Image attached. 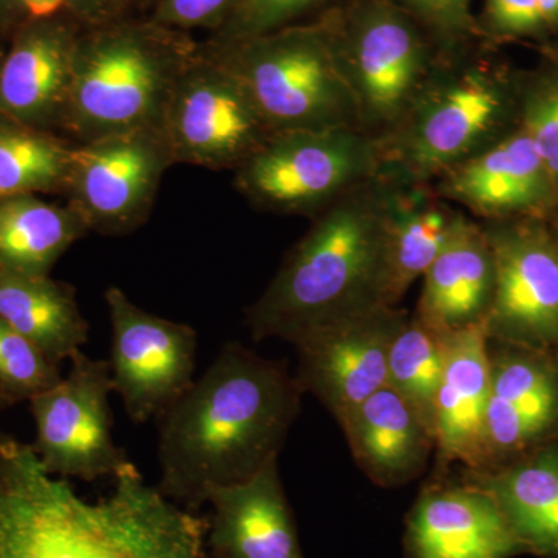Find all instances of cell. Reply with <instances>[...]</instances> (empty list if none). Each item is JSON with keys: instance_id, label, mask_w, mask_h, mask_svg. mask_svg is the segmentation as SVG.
Wrapping results in <instances>:
<instances>
[{"instance_id": "26", "label": "cell", "mask_w": 558, "mask_h": 558, "mask_svg": "<svg viewBox=\"0 0 558 558\" xmlns=\"http://www.w3.org/2000/svg\"><path fill=\"white\" fill-rule=\"evenodd\" d=\"M521 548L558 558V458L543 454L505 475L481 481Z\"/></svg>"}, {"instance_id": "2", "label": "cell", "mask_w": 558, "mask_h": 558, "mask_svg": "<svg viewBox=\"0 0 558 558\" xmlns=\"http://www.w3.org/2000/svg\"><path fill=\"white\" fill-rule=\"evenodd\" d=\"M304 389L281 363L259 357L240 341L157 417V488L197 512L213 487L242 483L278 458L300 413Z\"/></svg>"}, {"instance_id": "24", "label": "cell", "mask_w": 558, "mask_h": 558, "mask_svg": "<svg viewBox=\"0 0 558 558\" xmlns=\"http://www.w3.org/2000/svg\"><path fill=\"white\" fill-rule=\"evenodd\" d=\"M557 384L553 374L534 360H492L487 439L490 453L523 446L548 427L556 414Z\"/></svg>"}, {"instance_id": "18", "label": "cell", "mask_w": 558, "mask_h": 558, "mask_svg": "<svg viewBox=\"0 0 558 558\" xmlns=\"http://www.w3.org/2000/svg\"><path fill=\"white\" fill-rule=\"evenodd\" d=\"M405 548L409 558H508L523 549L478 484L422 492L407 523Z\"/></svg>"}, {"instance_id": "12", "label": "cell", "mask_w": 558, "mask_h": 558, "mask_svg": "<svg viewBox=\"0 0 558 558\" xmlns=\"http://www.w3.org/2000/svg\"><path fill=\"white\" fill-rule=\"evenodd\" d=\"M110 376L134 424L160 417L194 384L197 332L185 323L143 311L116 286L105 292Z\"/></svg>"}, {"instance_id": "11", "label": "cell", "mask_w": 558, "mask_h": 558, "mask_svg": "<svg viewBox=\"0 0 558 558\" xmlns=\"http://www.w3.org/2000/svg\"><path fill=\"white\" fill-rule=\"evenodd\" d=\"M174 159L161 128L75 143L64 196L87 230L119 236L149 218Z\"/></svg>"}, {"instance_id": "21", "label": "cell", "mask_w": 558, "mask_h": 558, "mask_svg": "<svg viewBox=\"0 0 558 558\" xmlns=\"http://www.w3.org/2000/svg\"><path fill=\"white\" fill-rule=\"evenodd\" d=\"M360 468L380 486H399L424 468L435 440L395 389L374 392L340 422Z\"/></svg>"}, {"instance_id": "35", "label": "cell", "mask_w": 558, "mask_h": 558, "mask_svg": "<svg viewBox=\"0 0 558 558\" xmlns=\"http://www.w3.org/2000/svg\"><path fill=\"white\" fill-rule=\"evenodd\" d=\"M11 2L33 21H39L57 16L70 0H11Z\"/></svg>"}, {"instance_id": "9", "label": "cell", "mask_w": 558, "mask_h": 558, "mask_svg": "<svg viewBox=\"0 0 558 558\" xmlns=\"http://www.w3.org/2000/svg\"><path fill=\"white\" fill-rule=\"evenodd\" d=\"M112 391L109 360L80 349L70 357L68 376L28 400L36 427L32 447L50 475L94 483L116 480L134 464L113 440Z\"/></svg>"}, {"instance_id": "25", "label": "cell", "mask_w": 558, "mask_h": 558, "mask_svg": "<svg viewBox=\"0 0 558 558\" xmlns=\"http://www.w3.org/2000/svg\"><path fill=\"white\" fill-rule=\"evenodd\" d=\"M87 233L68 205L50 204L36 194L0 201V267L49 277L61 256Z\"/></svg>"}, {"instance_id": "15", "label": "cell", "mask_w": 558, "mask_h": 558, "mask_svg": "<svg viewBox=\"0 0 558 558\" xmlns=\"http://www.w3.org/2000/svg\"><path fill=\"white\" fill-rule=\"evenodd\" d=\"M439 193L494 220L537 215L558 201L556 183L521 126L440 175Z\"/></svg>"}, {"instance_id": "30", "label": "cell", "mask_w": 558, "mask_h": 558, "mask_svg": "<svg viewBox=\"0 0 558 558\" xmlns=\"http://www.w3.org/2000/svg\"><path fill=\"white\" fill-rule=\"evenodd\" d=\"M519 116L558 190V69L529 81L519 97Z\"/></svg>"}, {"instance_id": "33", "label": "cell", "mask_w": 558, "mask_h": 558, "mask_svg": "<svg viewBox=\"0 0 558 558\" xmlns=\"http://www.w3.org/2000/svg\"><path fill=\"white\" fill-rule=\"evenodd\" d=\"M488 31L506 38H526L548 32L537 0H486Z\"/></svg>"}, {"instance_id": "3", "label": "cell", "mask_w": 558, "mask_h": 558, "mask_svg": "<svg viewBox=\"0 0 558 558\" xmlns=\"http://www.w3.org/2000/svg\"><path fill=\"white\" fill-rule=\"evenodd\" d=\"M387 183L349 191L323 209L247 310L255 341L293 343L307 330L389 307Z\"/></svg>"}, {"instance_id": "4", "label": "cell", "mask_w": 558, "mask_h": 558, "mask_svg": "<svg viewBox=\"0 0 558 558\" xmlns=\"http://www.w3.org/2000/svg\"><path fill=\"white\" fill-rule=\"evenodd\" d=\"M213 53L240 78L271 134L363 130L336 17L220 44Z\"/></svg>"}, {"instance_id": "32", "label": "cell", "mask_w": 558, "mask_h": 558, "mask_svg": "<svg viewBox=\"0 0 558 558\" xmlns=\"http://www.w3.org/2000/svg\"><path fill=\"white\" fill-rule=\"evenodd\" d=\"M410 16L444 43H459L475 28L473 0H395Z\"/></svg>"}, {"instance_id": "8", "label": "cell", "mask_w": 558, "mask_h": 558, "mask_svg": "<svg viewBox=\"0 0 558 558\" xmlns=\"http://www.w3.org/2000/svg\"><path fill=\"white\" fill-rule=\"evenodd\" d=\"M336 24L363 131L388 137L436 64L421 24L395 0H362Z\"/></svg>"}, {"instance_id": "19", "label": "cell", "mask_w": 558, "mask_h": 558, "mask_svg": "<svg viewBox=\"0 0 558 558\" xmlns=\"http://www.w3.org/2000/svg\"><path fill=\"white\" fill-rule=\"evenodd\" d=\"M486 319L447 336L446 366L436 398L435 446L447 461L478 468L492 457L487 407L492 359Z\"/></svg>"}, {"instance_id": "38", "label": "cell", "mask_w": 558, "mask_h": 558, "mask_svg": "<svg viewBox=\"0 0 558 558\" xmlns=\"http://www.w3.org/2000/svg\"><path fill=\"white\" fill-rule=\"evenodd\" d=\"M0 60H2V57H0Z\"/></svg>"}, {"instance_id": "7", "label": "cell", "mask_w": 558, "mask_h": 558, "mask_svg": "<svg viewBox=\"0 0 558 558\" xmlns=\"http://www.w3.org/2000/svg\"><path fill=\"white\" fill-rule=\"evenodd\" d=\"M380 171V140L359 128L278 132L234 171V185L260 209L318 216Z\"/></svg>"}, {"instance_id": "5", "label": "cell", "mask_w": 558, "mask_h": 558, "mask_svg": "<svg viewBox=\"0 0 558 558\" xmlns=\"http://www.w3.org/2000/svg\"><path fill=\"white\" fill-rule=\"evenodd\" d=\"M519 100L486 62L435 64L405 117L380 140L379 178L425 183L506 137Z\"/></svg>"}, {"instance_id": "13", "label": "cell", "mask_w": 558, "mask_h": 558, "mask_svg": "<svg viewBox=\"0 0 558 558\" xmlns=\"http://www.w3.org/2000/svg\"><path fill=\"white\" fill-rule=\"evenodd\" d=\"M407 318L396 307H379L307 330L293 341L301 387L340 424L387 387L389 351Z\"/></svg>"}, {"instance_id": "1", "label": "cell", "mask_w": 558, "mask_h": 558, "mask_svg": "<svg viewBox=\"0 0 558 558\" xmlns=\"http://www.w3.org/2000/svg\"><path fill=\"white\" fill-rule=\"evenodd\" d=\"M208 519L132 464L89 501L50 475L31 444L0 433V558H211Z\"/></svg>"}, {"instance_id": "16", "label": "cell", "mask_w": 558, "mask_h": 558, "mask_svg": "<svg viewBox=\"0 0 558 558\" xmlns=\"http://www.w3.org/2000/svg\"><path fill=\"white\" fill-rule=\"evenodd\" d=\"M78 44L54 17L22 31L0 60V116L61 134Z\"/></svg>"}, {"instance_id": "29", "label": "cell", "mask_w": 558, "mask_h": 558, "mask_svg": "<svg viewBox=\"0 0 558 558\" xmlns=\"http://www.w3.org/2000/svg\"><path fill=\"white\" fill-rule=\"evenodd\" d=\"M61 379L60 365L0 319V388L11 407L32 400Z\"/></svg>"}, {"instance_id": "23", "label": "cell", "mask_w": 558, "mask_h": 558, "mask_svg": "<svg viewBox=\"0 0 558 558\" xmlns=\"http://www.w3.org/2000/svg\"><path fill=\"white\" fill-rule=\"evenodd\" d=\"M0 319L61 366L89 340L76 290L68 282L0 267Z\"/></svg>"}, {"instance_id": "36", "label": "cell", "mask_w": 558, "mask_h": 558, "mask_svg": "<svg viewBox=\"0 0 558 558\" xmlns=\"http://www.w3.org/2000/svg\"><path fill=\"white\" fill-rule=\"evenodd\" d=\"M543 20L548 31L558 28V0H537Z\"/></svg>"}, {"instance_id": "37", "label": "cell", "mask_w": 558, "mask_h": 558, "mask_svg": "<svg viewBox=\"0 0 558 558\" xmlns=\"http://www.w3.org/2000/svg\"><path fill=\"white\" fill-rule=\"evenodd\" d=\"M10 403L9 400H7L5 395H3L2 388H0V414H2L3 410L9 409Z\"/></svg>"}, {"instance_id": "22", "label": "cell", "mask_w": 558, "mask_h": 558, "mask_svg": "<svg viewBox=\"0 0 558 558\" xmlns=\"http://www.w3.org/2000/svg\"><path fill=\"white\" fill-rule=\"evenodd\" d=\"M384 179V178H381ZM387 183L389 307L427 274L451 236L461 213L424 189V183Z\"/></svg>"}, {"instance_id": "31", "label": "cell", "mask_w": 558, "mask_h": 558, "mask_svg": "<svg viewBox=\"0 0 558 558\" xmlns=\"http://www.w3.org/2000/svg\"><path fill=\"white\" fill-rule=\"evenodd\" d=\"M325 0H240L220 25V44L255 38L292 22Z\"/></svg>"}, {"instance_id": "17", "label": "cell", "mask_w": 558, "mask_h": 558, "mask_svg": "<svg viewBox=\"0 0 558 558\" xmlns=\"http://www.w3.org/2000/svg\"><path fill=\"white\" fill-rule=\"evenodd\" d=\"M207 502L211 558H304L292 510L271 458L248 480L213 487Z\"/></svg>"}, {"instance_id": "34", "label": "cell", "mask_w": 558, "mask_h": 558, "mask_svg": "<svg viewBox=\"0 0 558 558\" xmlns=\"http://www.w3.org/2000/svg\"><path fill=\"white\" fill-rule=\"evenodd\" d=\"M240 0H161L156 24L165 28L222 25Z\"/></svg>"}, {"instance_id": "10", "label": "cell", "mask_w": 558, "mask_h": 558, "mask_svg": "<svg viewBox=\"0 0 558 558\" xmlns=\"http://www.w3.org/2000/svg\"><path fill=\"white\" fill-rule=\"evenodd\" d=\"M161 131L174 163L233 170L271 132L240 78L213 51L194 54L172 90Z\"/></svg>"}, {"instance_id": "20", "label": "cell", "mask_w": 558, "mask_h": 558, "mask_svg": "<svg viewBox=\"0 0 558 558\" xmlns=\"http://www.w3.org/2000/svg\"><path fill=\"white\" fill-rule=\"evenodd\" d=\"M494 295V259L483 227L459 216L442 252L424 275L417 317L440 332L486 319Z\"/></svg>"}, {"instance_id": "6", "label": "cell", "mask_w": 558, "mask_h": 558, "mask_svg": "<svg viewBox=\"0 0 558 558\" xmlns=\"http://www.w3.org/2000/svg\"><path fill=\"white\" fill-rule=\"evenodd\" d=\"M196 53L156 32H105L80 39L62 131L84 143L161 128L183 69Z\"/></svg>"}, {"instance_id": "28", "label": "cell", "mask_w": 558, "mask_h": 558, "mask_svg": "<svg viewBox=\"0 0 558 558\" xmlns=\"http://www.w3.org/2000/svg\"><path fill=\"white\" fill-rule=\"evenodd\" d=\"M447 336L421 318H407L391 344L387 387L405 400L435 440L436 398L446 366Z\"/></svg>"}, {"instance_id": "14", "label": "cell", "mask_w": 558, "mask_h": 558, "mask_svg": "<svg viewBox=\"0 0 558 558\" xmlns=\"http://www.w3.org/2000/svg\"><path fill=\"white\" fill-rule=\"evenodd\" d=\"M494 259L488 337L523 341L558 339V247L534 223L484 229Z\"/></svg>"}, {"instance_id": "27", "label": "cell", "mask_w": 558, "mask_h": 558, "mask_svg": "<svg viewBox=\"0 0 558 558\" xmlns=\"http://www.w3.org/2000/svg\"><path fill=\"white\" fill-rule=\"evenodd\" d=\"M75 142L0 116V201L64 194Z\"/></svg>"}]
</instances>
